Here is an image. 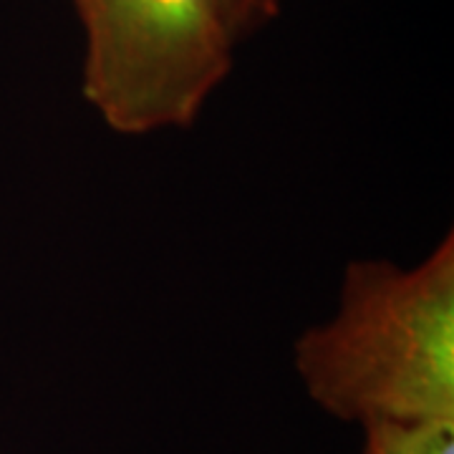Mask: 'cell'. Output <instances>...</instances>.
<instances>
[{
	"mask_svg": "<svg viewBox=\"0 0 454 454\" xmlns=\"http://www.w3.org/2000/svg\"><path fill=\"white\" fill-rule=\"evenodd\" d=\"M310 402L348 424H454V238L417 265L351 260L325 324L293 343Z\"/></svg>",
	"mask_w": 454,
	"mask_h": 454,
	"instance_id": "6da1fadb",
	"label": "cell"
},
{
	"mask_svg": "<svg viewBox=\"0 0 454 454\" xmlns=\"http://www.w3.org/2000/svg\"><path fill=\"white\" fill-rule=\"evenodd\" d=\"M82 91L121 137L192 127L232 68L220 0H74Z\"/></svg>",
	"mask_w": 454,
	"mask_h": 454,
	"instance_id": "7a4b0ae2",
	"label": "cell"
},
{
	"mask_svg": "<svg viewBox=\"0 0 454 454\" xmlns=\"http://www.w3.org/2000/svg\"><path fill=\"white\" fill-rule=\"evenodd\" d=\"M361 454H454V424H372Z\"/></svg>",
	"mask_w": 454,
	"mask_h": 454,
	"instance_id": "3957f363",
	"label": "cell"
},
{
	"mask_svg": "<svg viewBox=\"0 0 454 454\" xmlns=\"http://www.w3.org/2000/svg\"><path fill=\"white\" fill-rule=\"evenodd\" d=\"M220 3L235 43L243 41L247 33L265 26L270 18H276L280 8V0H220Z\"/></svg>",
	"mask_w": 454,
	"mask_h": 454,
	"instance_id": "277c9868",
	"label": "cell"
}]
</instances>
